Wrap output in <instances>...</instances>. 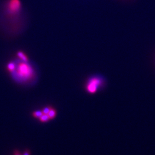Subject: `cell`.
Wrapping results in <instances>:
<instances>
[{"label": "cell", "instance_id": "7a4b0ae2", "mask_svg": "<svg viewBox=\"0 0 155 155\" xmlns=\"http://www.w3.org/2000/svg\"><path fill=\"white\" fill-rule=\"evenodd\" d=\"M102 84V79L98 77H94L89 79L86 84V90L89 93L94 94Z\"/></svg>", "mask_w": 155, "mask_h": 155}, {"label": "cell", "instance_id": "8992f818", "mask_svg": "<svg viewBox=\"0 0 155 155\" xmlns=\"http://www.w3.org/2000/svg\"><path fill=\"white\" fill-rule=\"evenodd\" d=\"M56 111L54 109H53L52 107H51L48 114L50 119L54 118L56 116Z\"/></svg>", "mask_w": 155, "mask_h": 155}, {"label": "cell", "instance_id": "52a82bcc", "mask_svg": "<svg viewBox=\"0 0 155 155\" xmlns=\"http://www.w3.org/2000/svg\"><path fill=\"white\" fill-rule=\"evenodd\" d=\"M43 114V113L42 111H35L32 113V115L34 117L38 118H39Z\"/></svg>", "mask_w": 155, "mask_h": 155}, {"label": "cell", "instance_id": "277c9868", "mask_svg": "<svg viewBox=\"0 0 155 155\" xmlns=\"http://www.w3.org/2000/svg\"><path fill=\"white\" fill-rule=\"evenodd\" d=\"M16 67V63L15 61H10L7 64V69L9 72H12L15 69Z\"/></svg>", "mask_w": 155, "mask_h": 155}, {"label": "cell", "instance_id": "6da1fadb", "mask_svg": "<svg viewBox=\"0 0 155 155\" xmlns=\"http://www.w3.org/2000/svg\"><path fill=\"white\" fill-rule=\"evenodd\" d=\"M15 69L11 72L15 79L20 82H27L35 77V68L29 61H23L18 59L15 61Z\"/></svg>", "mask_w": 155, "mask_h": 155}, {"label": "cell", "instance_id": "30bf717a", "mask_svg": "<svg viewBox=\"0 0 155 155\" xmlns=\"http://www.w3.org/2000/svg\"><path fill=\"white\" fill-rule=\"evenodd\" d=\"M14 155H21L20 152L18 150H15L14 152Z\"/></svg>", "mask_w": 155, "mask_h": 155}, {"label": "cell", "instance_id": "9c48e42d", "mask_svg": "<svg viewBox=\"0 0 155 155\" xmlns=\"http://www.w3.org/2000/svg\"><path fill=\"white\" fill-rule=\"evenodd\" d=\"M23 155H30V151L28 149H27L24 151Z\"/></svg>", "mask_w": 155, "mask_h": 155}, {"label": "cell", "instance_id": "3957f363", "mask_svg": "<svg viewBox=\"0 0 155 155\" xmlns=\"http://www.w3.org/2000/svg\"><path fill=\"white\" fill-rule=\"evenodd\" d=\"M17 56L18 59L23 61H29L28 56L23 51H19L17 52Z\"/></svg>", "mask_w": 155, "mask_h": 155}, {"label": "cell", "instance_id": "ba28073f", "mask_svg": "<svg viewBox=\"0 0 155 155\" xmlns=\"http://www.w3.org/2000/svg\"><path fill=\"white\" fill-rule=\"evenodd\" d=\"M51 108V107H45V109L42 110L43 113L44 114H48L49 111H50Z\"/></svg>", "mask_w": 155, "mask_h": 155}, {"label": "cell", "instance_id": "5b68a950", "mask_svg": "<svg viewBox=\"0 0 155 155\" xmlns=\"http://www.w3.org/2000/svg\"><path fill=\"white\" fill-rule=\"evenodd\" d=\"M39 120L41 122H45L48 121L50 120V117L48 114H43L39 118Z\"/></svg>", "mask_w": 155, "mask_h": 155}]
</instances>
